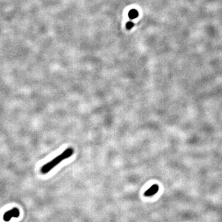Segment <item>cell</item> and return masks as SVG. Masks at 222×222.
Masks as SVG:
<instances>
[{
  "label": "cell",
  "mask_w": 222,
  "mask_h": 222,
  "mask_svg": "<svg viewBox=\"0 0 222 222\" xmlns=\"http://www.w3.org/2000/svg\"><path fill=\"white\" fill-rule=\"evenodd\" d=\"M20 215V211L18 208H13L7 211L3 215V220L5 221H9L12 218H18Z\"/></svg>",
  "instance_id": "2"
},
{
  "label": "cell",
  "mask_w": 222,
  "mask_h": 222,
  "mask_svg": "<svg viewBox=\"0 0 222 222\" xmlns=\"http://www.w3.org/2000/svg\"><path fill=\"white\" fill-rule=\"evenodd\" d=\"M133 26H134V24L131 22H128L127 23V28L128 29H130L131 28H132L133 27Z\"/></svg>",
  "instance_id": "5"
},
{
  "label": "cell",
  "mask_w": 222,
  "mask_h": 222,
  "mask_svg": "<svg viewBox=\"0 0 222 222\" xmlns=\"http://www.w3.org/2000/svg\"><path fill=\"white\" fill-rule=\"evenodd\" d=\"M159 189V187L157 184H153L152 186H151V188H149L147 190L145 191L144 195L147 197L152 196L158 192Z\"/></svg>",
  "instance_id": "3"
},
{
  "label": "cell",
  "mask_w": 222,
  "mask_h": 222,
  "mask_svg": "<svg viewBox=\"0 0 222 222\" xmlns=\"http://www.w3.org/2000/svg\"><path fill=\"white\" fill-rule=\"evenodd\" d=\"M74 151L72 147H68L60 155L56 157L54 159L45 164L41 168V172L43 174H46L55 167L59 165L62 161L71 157L74 154Z\"/></svg>",
  "instance_id": "1"
},
{
  "label": "cell",
  "mask_w": 222,
  "mask_h": 222,
  "mask_svg": "<svg viewBox=\"0 0 222 222\" xmlns=\"http://www.w3.org/2000/svg\"><path fill=\"white\" fill-rule=\"evenodd\" d=\"M138 15H139V13L136 10H131L128 13V16L131 19L136 18L138 16Z\"/></svg>",
  "instance_id": "4"
}]
</instances>
